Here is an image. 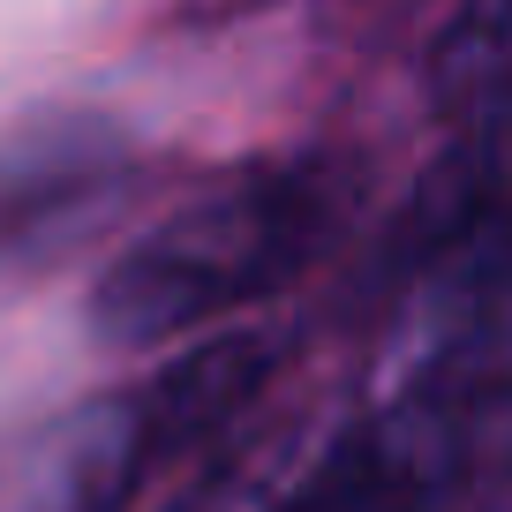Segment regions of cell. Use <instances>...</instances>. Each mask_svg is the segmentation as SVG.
Returning a JSON list of instances; mask_svg holds the SVG:
<instances>
[{
	"label": "cell",
	"mask_w": 512,
	"mask_h": 512,
	"mask_svg": "<svg viewBox=\"0 0 512 512\" xmlns=\"http://www.w3.org/2000/svg\"><path fill=\"white\" fill-rule=\"evenodd\" d=\"M136 189V144L98 113H38L0 136V272L68 256Z\"/></svg>",
	"instance_id": "obj_3"
},
{
	"label": "cell",
	"mask_w": 512,
	"mask_h": 512,
	"mask_svg": "<svg viewBox=\"0 0 512 512\" xmlns=\"http://www.w3.org/2000/svg\"><path fill=\"white\" fill-rule=\"evenodd\" d=\"M279 369L287 332L272 324H219L181 339L174 362L151 377L46 422L0 482V512H128L166 467H189L241 415H256Z\"/></svg>",
	"instance_id": "obj_2"
},
{
	"label": "cell",
	"mask_w": 512,
	"mask_h": 512,
	"mask_svg": "<svg viewBox=\"0 0 512 512\" xmlns=\"http://www.w3.org/2000/svg\"><path fill=\"white\" fill-rule=\"evenodd\" d=\"M339 422L309 415H241L219 445H204V460L181 467V482L159 497V512H287L302 497V482L317 475L324 445Z\"/></svg>",
	"instance_id": "obj_4"
},
{
	"label": "cell",
	"mask_w": 512,
	"mask_h": 512,
	"mask_svg": "<svg viewBox=\"0 0 512 512\" xmlns=\"http://www.w3.org/2000/svg\"><path fill=\"white\" fill-rule=\"evenodd\" d=\"M347 204L354 181L339 159H264L211 181L106 264L91 294L98 339L166 347L234 324L241 309H256L272 287L317 264Z\"/></svg>",
	"instance_id": "obj_1"
}]
</instances>
